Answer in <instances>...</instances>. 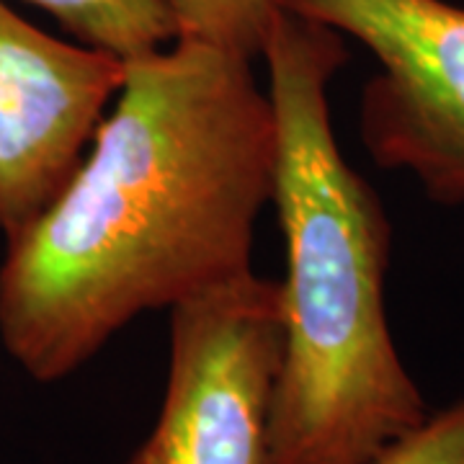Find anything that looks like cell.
Returning a JSON list of instances; mask_svg holds the SVG:
<instances>
[{"label":"cell","instance_id":"6da1fadb","mask_svg":"<svg viewBox=\"0 0 464 464\" xmlns=\"http://www.w3.org/2000/svg\"><path fill=\"white\" fill-rule=\"evenodd\" d=\"M274 176L253 60L191 39L130 57L88 155L5 240L3 348L34 382H60L134 317L250 274Z\"/></svg>","mask_w":464,"mask_h":464},{"label":"cell","instance_id":"7a4b0ae2","mask_svg":"<svg viewBox=\"0 0 464 464\" xmlns=\"http://www.w3.org/2000/svg\"><path fill=\"white\" fill-rule=\"evenodd\" d=\"M261 60L276 119L286 276L264 464H374L429 418L384 307L392 227L335 142L328 88L343 34L279 8Z\"/></svg>","mask_w":464,"mask_h":464},{"label":"cell","instance_id":"3957f363","mask_svg":"<svg viewBox=\"0 0 464 464\" xmlns=\"http://www.w3.org/2000/svg\"><path fill=\"white\" fill-rule=\"evenodd\" d=\"M362 42L380 70L359 101V137L384 170L464 204V8L447 0H276Z\"/></svg>","mask_w":464,"mask_h":464},{"label":"cell","instance_id":"277c9868","mask_svg":"<svg viewBox=\"0 0 464 464\" xmlns=\"http://www.w3.org/2000/svg\"><path fill=\"white\" fill-rule=\"evenodd\" d=\"M282 284L250 271L170 307L160 415L127 464H264Z\"/></svg>","mask_w":464,"mask_h":464},{"label":"cell","instance_id":"5b68a950","mask_svg":"<svg viewBox=\"0 0 464 464\" xmlns=\"http://www.w3.org/2000/svg\"><path fill=\"white\" fill-rule=\"evenodd\" d=\"M127 60L36 29L0 0V232L14 237L70 181Z\"/></svg>","mask_w":464,"mask_h":464},{"label":"cell","instance_id":"8992f818","mask_svg":"<svg viewBox=\"0 0 464 464\" xmlns=\"http://www.w3.org/2000/svg\"><path fill=\"white\" fill-rule=\"evenodd\" d=\"M50 14L81 44L121 60L166 47L176 21L163 0H26Z\"/></svg>","mask_w":464,"mask_h":464},{"label":"cell","instance_id":"52a82bcc","mask_svg":"<svg viewBox=\"0 0 464 464\" xmlns=\"http://www.w3.org/2000/svg\"><path fill=\"white\" fill-rule=\"evenodd\" d=\"M176 21V39L204 42L217 50L258 60L276 0H163Z\"/></svg>","mask_w":464,"mask_h":464},{"label":"cell","instance_id":"ba28073f","mask_svg":"<svg viewBox=\"0 0 464 464\" xmlns=\"http://www.w3.org/2000/svg\"><path fill=\"white\" fill-rule=\"evenodd\" d=\"M374 464H464V398L429 413L413 431L384 449Z\"/></svg>","mask_w":464,"mask_h":464}]
</instances>
